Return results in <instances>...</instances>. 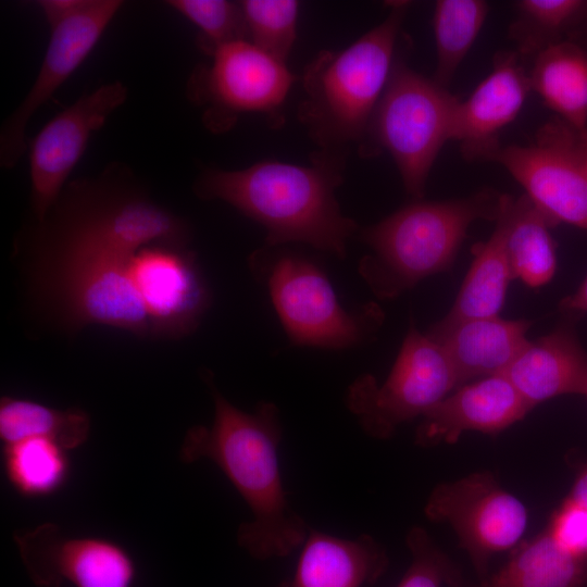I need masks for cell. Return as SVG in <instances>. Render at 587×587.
<instances>
[{
    "mask_svg": "<svg viewBox=\"0 0 587 587\" xmlns=\"http://www.w3.org/2000/svg\"><path fill=\"white\" fill-rule=\"evenodd\" d=\"M191 230L126 164L68 180L14 245L25 303L51 329L103 325L161 340L182 288Z\"/></svg>",
    "mask_w": 587,
    "mask_h": 587,
    "instance_id": "obj_1",
    "label": "cell"
},
{
    "mask_svg": "<svg viewBox=\"0 0 587 587\" xmlns=\"http://www.w3.org/2000/svg\"><path fill=\"white\" fill-rule=\"evenodd\" d=\"M201 378L213 399V422L187 430L179 459L184 463L212 461L238 490L252 513L251 521L237 530L243 550L258 560L286 557L302 546L310 528L291 507L284 487L278 408L262 401L252 412H245L218 390L211 371L203 370Z\"/></svg>",
    "mask_w": 587,
    "mask_h": 587,
    "instance_id": "obj_2",
    "label": "cell"
},
{
    "mask_svg": "<svg viewBox=\"0 0 587 587\" xmlns=\"http://www.w3.org/2000/svg\"><path fill=\"white\" fill-rule=\"evenodd\" d=\"M346 157L321 152L312 166L261 161L242 170L204 168L193 191L222 200L266 229L268 248L304 242L347 257L357 222L341 213L335 191L342 183Z\"/></svg>",
    "mask_w": 587,
    "mask_h": 587,
    "instance_id": "obj_3",
    "label": "cell"
},
{
    "mask_svg": "<svg viewBox=\"0 0 587 587\" xmlns=\"http://www.w3.org/2000/svg\"><path fill=\"white\" fill-rule=\"evenodd\" d=\"M410 2H389L387 16L339 51H321L305 67L298 117L321 152L346 157L364 140L395 65Z\"/></svg>",
    "mask_w": 587,
    "mask_h": 587,
    "instance_id": "obj_4",
    "label": "cell"
},
{
    "mask_svg": "<svg viewBox=\"0 0 587 587\" xmlns=\"http://www.w3.org/2000/svg\"><path fill=\"white\" fill-rule=\"evenodd\" d=\"M501 198L492 189L469 197L408 204L360 232L371 248L358 272L379 300H392L421 280L451 268L469 227L496 222Z\"/></svg>",
    "mask_w": 587,
    "mask_h": 587,
    "instance_id": "obj_5",
    "label": "cell"
},
{
    "mask_svg": "<svg viewBox=\"0 0 587 587\" xmlns=\"http://www.w3.org/2000/svg\"><path fill=\"white\" fill-rule=\"evenodd\" d=\"M254 276L264 283L291 344L346 349L373 338L385 314L376 302L344 309L324 272L309 259L265 247L249 257Z\"/></svg>",
    "mask_w": 587,
    "mask_h": 587,
    "instance_id": "obj_6",
    "label": "cell"
},
{
    "mask_svg": "<svg viewBox=\"0 0 587 587\" xmlns=\"http://www.w3.org/2000/svg\"><path fill=\"white\" fill-rule=\"evenodd\" d=\"M459 101L433 78L396 62L360 152L386 150L407 192L421 200L439 151L451 140Z\"/></svg>",
    "mask_w": 587,
    "mask_h": 587,
    "instance_id": "obj_7",
    "label": "cell"
},
{
    "mask_svg": "<svg viewBox=\"0 0 587 587\" xmlns=\"http://www.w3.org/2000/svg\"><path fill=\"white\" fill-rule=\"evenodd\" d=\"M459 386L442 347L411 323L387 378L378 384L373 375H361L349 386L346 404L369 436L388 439Z\"/></svg>",
    "mask_w": 587,
    "mask_h": 587,
    "instance_id": "obj_8",
    "label": "cell"
},
{
    "mask_svg": "<svg viewBox=\"0 0 587 587\" xmlns=\"http://www.w3.org/2000/svg\"><path fill=\"white\" fill-rule=\"evenodd\" d=\"M586 148L587 129L555 117L539 128L535 142L500 147L490 161L511 174L552 227L587 230Z\"/></svg>",
    "mask_w": 587,
    "mask_h": 587,
    "instance_id": "obj_9",
    "label": "cell"
},
{
    "mask_svg": "<svg viewBox=\"0 0 587 587\" xmlns=\"http://www.w3.org/2000/svg\"><path fill=\"white\" fill-rule=\"evenodd\" d=\"M211 59L210 64L195 67L186 93L215 133L229 129L241 113L274 115L295 82L285 63L248 40L228 43Z\"/></svg>",
    "mask_w": 587,
    "mask_h": 587,
    "instance_id": "obj_10",
    "label": "cell"
},
{
    "mask_svg": "<svg viewBox=\"0 0 587 587\" xmlns=\"http://www.w3.org/2000/svg\"><path fill=\"white\" fill-rule=\"evenodd\" d=\"M424 513L452 527L480 579L488 575L490 559L519 546L528 525L525 504L487 471L437 485Z\"/></svg>",
    "mask_w": 587,
    "mask_h": 587,
    "instance_id": "obj_11",
    "label": "cell"
},
{
    "mask_svg": "<svg viewBox=\"0 0 587 587\" xmlns=\"http://www.w3.org/2000/svg\"><path fill=\"white\" fill-rule=\"evenodd\" d=\"M123 4L121 0H78L67 14L48 24L50 39L37 77L1 126L2 168L14 167L27 151L28 122L86 60Z\"/></svg>",
    "mask_w": 587,
    "mask_h": 587,
    "instance_id": "obj_12",
    "label": "cell"
},
{
    "mask_svg": "<svg viewBox=\"0 0 587 587\" xmlns=\"http://www.w3.org/2000/svg\"><path fill=\"white\" fill-rule=\"evenodd\" d=\"M127 96L128 89L120 80L102 84L55 114L28 143L33 218L46 216L68 183L91 135L124 104Z\"/></svg>",
    "mask_w": 587,
    "mask_h": 587,
    "instance_id": "obj_13",
    "label": "cell"
},
{
    "mask_svg": "<svg viewBox=\"0 0 587 587\" xmlns=\"http://www.w3.org/2000/svg\"><path fill=\"white\" fill-rule=\"evenodd\" d=\"M13 540L37 587H133L136 564L120 544L92 536H71L55 523L17 530Z\"/></svg>",
    "mask_w": 587,
    "mask_h": 587,
    "instance_id": "obj_14",
    "label": "cell"
},
{
    "mask_svg": "<svg viewBox=\"0 0 587 587\" xmlns=\"http://www.w3.org/2000/svg\"><path fill=\"white\" fill-rule=\"evenodd\" d=\"M530 410L504 375L476 379L455 388L422 416L415 444L426 448L454 444L465 432L494 436Z\"/></svg>",
    "mask_w": 587,
    "mask_h": 587,
    "instance_id": "obj_15",
    "label": "cell"
},
{
    "mask_svg": "<svg viewBox=\"0 0 587 587\" xmlns=\"http://www.w3.org/2000/svg\"><path fill=\"white\" fill-rule=\"evenodd\" d=\"M516 52L495 57L491 72L465 101H459L451 140L469 160H489L500 149L499 135L520 113L532 90L529 74Z\"/></svg>",
    "mask_w": 587,
    "mask_h": 587,
    "instance_id": "obj_16",
    "label": "cell"
},
{
    "mask_svg": "<svg viewBox=\"0 0 587 587\" xmlns=\"http://www.w3.org/2000/svg\"><path fill=\"white\" fill-rule=\"evenodd\" d=\"M565 315L549 334L528 340L502 373L530 409L562 395L587 394V351L574 324L578 316Z\"/></svg>",
    "mask_w": 587,
    "mask_h": 587,
    "instance_id": "obj_17",
    "label": "cell"
},
{
    "mask_svg": "<svg viewBox=\"0 0 587 587\" xmlns=\"http://www.w3.org/2000/svg\"><path fill=\"white\" fill-rule=\"evenodd\" d=\"M532 325L528 320L490 316L446 327L434 324L426 334L442 347L461 386L502 374L528 342Z\"/></svg>",
    "mask_w": 587,
    "mask_h": 587,
    "instance_id": "obj_18",
    "label": "cell"
},
{
    "mask_svg": "<svg viewBox=\"0 0 587 587\" xmlns=\"http://www.w3.org/2000/svg\"><path fill=\"white\" fill-rule=\"evenodd\" d=\"M291 576L278 587H364L388 566L383 546L372 536L341 538L309 529Z\"/></svg>",
    "mask_w": 587,
    "mask_h": 587,
    "instance_id": "obj_19",
    "label": "cell"
},
{
    "mask_svg": "<svg viewBox=\"0 0 587 587\" xmlns=\"http://www.w3.org/2000/svg\"><path fill=\"white\" fill-rule=\"evenodd\" d=\"M495 229L486 242L473 247L474 259L449 312L436 326L461 321L499 316L509 283L513 279L505 249L507 215L504 195Z\"/></svg>",
    "mask_w": 587,
    "mask_h": 587,
    "instance_id": "obj_20",
    "label": "cell"
},
{
    "mask_svg": "<svg viewBox=\"0 0 587 587\" xmlns=\"http://www.w3.org/2000/svg\"><path fill=\"white\" fill-rule=\"evenodd\" d=\"M530 87L557 117L587 129V49L576 42L551 46L534 58Z\"/></svg>",
    "mask_w": 587,
    "mask_h": 587,
    "instance_id": "obj_21",
    "label": "cell"
},
{
    "mask_svg": "<svg viewBox=\"0 0 587 587\" xmlns=\"http://www.w3.org/2000/svg\"><path fill=\"white\" fill-rule=\"evenodd\" d=\"M472 587H587V560L561 548L546 528Z\"/></svg>",
    "mask_w": 587,
    "mask_h": 587,
    "instance_id": "obj_22",
    "label": "cell"
},
{
    "mask_svg": "<svg viewBox=\"0 0 587 587\" xmlns=\"http://www.w3.org/2000/svg\"><path fill=\"white\" fill-rule=\"evenodd\" d=\"M507 215L505 249L513 279L529 288L548 284L557 270L555 243L549 220L526 195H504Z\"/></svg>",
    "mask_w": 587,
    "mask_h": 587,
    "instance_id": "obj_23",
    "label": "cell"
},
{
    "mask_svg": "<svg viewBox=\"0 0 587 587\" xmlns=\"http://www.w3.org/2000/svg\"><path fill=\"white\" fill-rule=\"evenodd\" d=\"M509 36L520 58L561 42H587V0H520Z\"/></svg>",
    "mask_w": 587,
    "mask_h": 587,
    "instance_id": "obj_24",
    "label": "cell"
},
{
    "mask_svg": "<svg viewBox=\"0 0 587 587\" xmlns=\"http://www.w3.org/2000/svg\"><path fill=\"white\" fill-rule=\"evenodd\" d=\"M90 427V416L80 408L57 409L10 396L0 400V438L4 445L43 438L67 451L87 440Z\"/></svg>",
    "mask_w": 587,
    "mask_h": 587,
    "instance_id": "obj_25",
    "label": "cell"
},
{
    "mask_svg": "<svg viewBox=\"0 0 587 587\" xmlns=\"http://www.w3.org/2000/svg\"><path fill=\"white\" fill-rule=\"evenodd\" d=\"M483 0H438L433 14L437 65L433 79L447 87L488 15Z\"/></svg>",
    "mask_w": 587,
    "mask_h": 587,
    "instance_id": "obj_26",
    "label": "cell"
},
{
    "mask_svg": "<svg viewBox=\"0 0 587 587\" xmlns=\"http://www.w3.org/2000/svg\"><path fill=\"white\" fill-rule=\"evenodd\" d=\"M5 475L23 496L40 497L54 492L68 471L66 450L43 438H27L4 445Z\"/></svg>",
    "mask_w": 587,
    "mask_h": 587,
    "instance_id": "obj_27",
    "label": "cell"
},
{
    "mask_svg": "<svg viewBox=\"0 0 587 587\" xmlns=\"http://www.w3.org/2000/svg\"><path fill=\"white\" fill-rule=\"evenodd\" d=\"M247 40L275 60L285 63L297 35L299 2L294 0L240 1Z\"/></svg>",
    "mask_w": 587,
    "mask_h": 587,
    "instance_id": "obj_28",
    "label": "cell"
},
{
    "mask_svg": "<svg viewBox=\"0 0 587 587\" xmlns=\"http://www.w3.org/2000/svg\"><path fill=\"white\" fill-rule=\"evenodd\" d=\"M165 3L198 28L197 46L210 58L228 43L247 40V27L240 2L170 0Z\"/></svg>",
    "mask_w": 587,
    "mask_h": 587,
    "instance_id": "obj_29",
    "label": "cell"
},
{
    "mask_svg": "<svg viewBox=\"0 0 587 587\" xmlns=\"http://www.w3.org/2000/svg\"><path fill=\"white\" fill-rule=\"evenodd\" d=\"M405 541L411 563L397 587H466L458 566L424 528L412 527Z\"/></svg>",
    "mask_w": 587,
    "mask_h": 587,
    "instance_id": "obj_30",
    "label": "cell"
},
{
    "mask_svg": "<svg viewBox=\"0 0 587 587\" xmlns=\"http://www.w3.org/2000/svg\"><path fill=\"white\" fill-rule=\"evenodd\" d=\"M548 532L569 553L587 560V508L565 498L553 511Z\"/></svg>",
    "mask_w": 587,
    "mask_h": 587,
    "instance_id": "obj_31",
    "label": "cell"
},
{
    "mask_svg": "<svg viewBox=\"0 0 587 587\" xmlns=\"http://www.w3.org/2000/svg\"><path fill=\"white\" fill-rule=\"evenodd\" d=\"M559 310L564 314L576 316L587 313V276L574 294L560 301Z\"/></svg>",
    "mask_w": 587,
    "mask_h": 587,
    "instance_id": "obj_32",
    "label": "cell"
},
{
    "mask_svg": "<svg viewBox=\"0 0 587 587\" xmlns=\"http://www.w3.org/2000/svg\"><path fill=\"white\" fill-rule=\"evenodd\" d=\"M566 498L587 508V464L578 470Z\"/></svg>",
    "mask_w": 587,
    "mask_h": 587,
    "instance_id": "obj_33",
    "label": "cell"
},
{
    "mask_svg": "<svg viewBox=\"0 0 587 587\" xmlns=\"http://www.w3.org/2000/svg\"><path fill=\"white\" fill-rule=\"evenodd\" d=\"M585 170H586V174H587V148H586V155H585Z\"/></svg>",
    "mask_w": 587,
    "mask_h": 587,
    "instance_id": "obj_34",
    "label": "cell"
},
{
    "mask_svg": "<svg viewBox=\"0 0 587 587\" xmlns=\"http://www.w3.org/2000/svg\"><path fill=\"white\" fill-rule=\"evenodd\" d=\"M585 397H587V394H586V396H585Z\"/></svg>",
    "mask_w": 587,
    "mask_h": 587,
    "instance_id": "obj_35",
    "label": "cell"
}]
</instances>
